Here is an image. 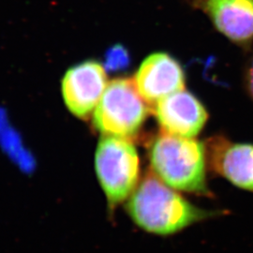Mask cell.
<instances>
[{
	"mask_svg": "<svg viewBox=\"0 0 253 253\" xmlns=\"http://www.w3.org/2000/svg\"><path fill=\"white\" fill-rule=\"evenodd\" d=\"M132 220L146 232L168 235L211 216L195 208L153 172L141 181L126 205Z\"/></svg>",
	"mask_w": 253,
	"mask_h": 253,
	"instance_id": "obj_1",
	"label": "cell"
},
{
	"mask_svg": "<svg viewBox=\"0 0 253 253\" xmlns=\"http://www.w3.org/2000/svg\"><path fill=\"white\" fill-rule=\"evenodd\" d=\"M149 158L154 173L173 190H208L206 148L199 141L164 133L154 141Z\"/></svg>",
	"mask_w": 253,
	"mask_h": 253,
	"instance_id": "obj_2",
	"label": "cell"
},
{
	"mask_svg": "<svg viewBox=\"0 0 253 253\" xmlns=\"http://www.w3.org/2000/svg\"><path fill=\"white\" fill-rule=\"evenodd\" d=\"M134 81L118 78L110 82L93 113L94 126L103 136L127 138L144 125L149 108Z\"/></svg>",
	"mask_w": 253,
	"mask_h": 253,
	"instance_id": "obj_3",
	"label": "cell"
},
{
	"mask_svg": "<svg viewBox=\"0 0 253 253\" xmlns=\"http://www.w3.org/2000/svg\"><path fill=\"white\" fill-rule=\"evenodd\" d=\"M95 170L109 204L117 206L138 186L140 160L127 138L102 136L95 153Z\"/></svg>",
	"mask_w": 253,
	"mask_h": 253,
	"instance_id": "obj_4",
	"label": "cell"
},
{
	"mask_svg": "<svg viewBox=\"0 0 253 253\" xmlns=\"http://www.w3.org/2000/svg\"><path fill=\"white\" fill-rule=\"evenodd\" d=\"M108 84L101 64L94 60L78 64L69 69L62 79L64 103L73 116L86 119L94 113Z\"/></svg>",
	"mask_w": 253,
	"mask_h": 253,
	"instance_id": "obj_5",
	"label": "cell"
},
{
	"mask_svg": "<svg viewBox=\"0 0 253 253\" xmlns=\"http://www.w3.org/2000/svg\"><path fill=\"white\" fill-rule=\"evenodd\" d=\"M133 81L141 97L148 106L153 107L167 96L185 88V75L180 64L165 53L147 56Z\"/></svg>",
	"mask_w": 253,
	"mask_h": 253,
	"instance_id": "obj_6",
	"label": "cell"
},
{
	"mask_svg": "<svg viewBox=\"0 0 253 253\" xmlns=\"http://www.w3.org/2000/svg\"><path fill=\"white\" fill-rule=\"evenodd\" d=\"M153 108L164 133L184 138L198 135L208 118L201 101L185 89L167 96Z\"/></svg>",
	"mask_w": 253,
	"mask_h": 253,
	"instance_id": "obj_7",
	"label": "cell"
},
{
	"mask_svg": "<svg viewBox=\"0 0 253 253\" xmlns=\"http://www.w3.org/2000/svg\"><path fill=\"white\" fill-rule=\"evenodd\" d=\"M217 30L235 42L253 39V0H202Z\"/></svg>",
	"mask_w": 253,
	"mask_h": 253,
	"instance_id": "obj_8",
	"label": "cell"
},
{
	"mask_svg": "<svg viewBox=\"0 0 253 253\" xmlns=\"http://www.w3.org/2000/svg\"><path fill=\"white\" fill-rule=\"evenodd\" d=\"M210 150V163L217 172L236 187L253 191V145H232L219 138Z\"/></svg>",
	"mask_w": 253,
	"mask_h": 253,
	"instance_id": "obj_9",
	"label": "cell"
},
{
	"mask_svg": "<svg viewBox=\"0 0 253 253\" xmlns=\"http://www.w3.org/2000/svg\"><path fill=\"white\" fill-rule=\"evenodd\" d=\"M109 63L115 68H123L128 64V54L122 46H116L109 53Z\"/></svg>",
	"mask_w": 253,
	"mask_h": 253,
	"instance_id": "obj_10",
	"label": "cell"
},
{
	"mask_svg": "<svg viewBox=\"0 0 253 253\" xmlns=\"http://www.w3.org/2000/svg\"><path fill=\"white\" fill-rule=\"evenodd\" d=\"M247 87L250 92L251 97L253 99V60L250 66L249 71H248V74H247Z\"/></svg>",
	"mask_w": 253,
	"mask_h": 253,
	"instance_id": "obj_11",
	"label": "cell"
}]
</instances>
